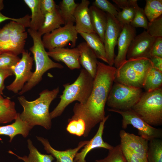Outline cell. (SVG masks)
<instances>
[{"mask_svg":"<svg viewBox=\"0 0 162 162\" xmlns=\"http://www.w3.org/2000/svg\"><path fill=\"white\" fill-rule=\"evenodd\" d=\"M116 68L98 61L92 90L82 109L86 121V133L105 117V108L114 82Z\"/></svg>","mask_w":162,"mask_h":162,"instance_id":"obj_1","label":"cell"},{"mask_svg":"<svg viewBox=\"0 0 162 162\" xmlns=\"http://www.w3.org/2000/svg\"><path fill=\"white\" fill-rule=\"evenodd\" d=\"M59 92L58 87L51 90H44L39 93L37 99L32 101L28 100L24 96L18 97V100L23 108V111L19 114L20 118L32 128L38 125L50 129L52 119L49 107Z\"/></svg>","mask_w":162,"mask_h":162,"instance_id":"obj_2","label":"cell"},{"mask_svg":"<svg viewBox=\"0 0 162 162\" xmlns=\"http://www.w3.org/2000/svg\"><path fill=\"white\" fill-rule=\"evenodd\" d=\"M94 78L84 69H82L79 75L72 83L63 85L64 90L60 96V100L55 108L50 112L51 119L61 116L66 108L74 101L84 104L91 94Z\"/></svg>","mask_w":162,"mask_h":162,"instance_id":"obj_3","label":"cell"},{"mask_svg":"<svg viewBox=\"0 0 162 162\" xmlns=\"http://www.w3.org/2000/svg\"><path fill=\"white\" fill-rule=\"evenodd\" d=\"M27 32L32 38L33 45L29 50L33 56L35 64V69L29 81L25 85L22 89L18 93L22 95L29 91L41 80L44 74L48 70L54 68L62 69L63 66L52 61L48 55L42 40V36L38 31L30 28Z\"/></svg>","mask_w":162,"mask_h":162,"instance_id":"obj_4","label":"cell"},{"mask_svg":"<svg viewBox=\"0 0 162 162\" xmlns=\"http://www.w3.org/2000/svg\"><path fill=\"white\" fill-rule=\"evenodd\" d=\"M153 67L148 58L126 59L116 68L114 82L142 88L147 74Z\"/></svg>","mask_w":162,"mask_h":162,"instance_id":"obj_5","label":"cell"},{"mask_svg":"<svg viewBox=\"0 0 162 162\" xmlns=\"http://www.w3.org/2000/svg\"><path fill=\"white\" fill-rule=\"evenodd\" d=\"M150 125L162 124V88L143 92L131 109Z\"/></svg>","mask_w":162,"mask_h":162,"instance_id":"obj_6","label":"cell"},{"mask_svg":"<svg viewBox=\"0 0 162 162\" xmlns=\"http://www.w3.org/2000/svg\"><path fill=\"white\" fill-rule=\"evenodd\" d=\"M22 24L11 21L0 29V52L18 56L25 50L28 32Z\"/></svg>","mask_w":162,"mask_h":162,"instance_id":"obj_7","label":"cell"},{"mask_svg":"<svg viewBox=\"0 0 162 162\" xmlns=\"http://www.w3.org/2000/svg\"><path fill=\"white\" fill-rule=\"evenodd\" d=\"M143 93L142 88L115 82L111 88L106 104L109 109L112 110H131Z\"/></svg>","mask_w":162,"mask_h":162,"instance_id":"obj_8","label":"cell"},{"mask_svg":"<svg viewBox=\"0 0 162 162\" xmlns=\"http://www.w3.org/2000/svg\"><path fill=\"white\" fill-rule=\"evenodd\" d=\"M74 23L69 22L51 32L44 34L42 40L45 49L48 50L55 48L64 47L69 42L71 46H75L78 38Z\"/></svg>","mask_w":162,"mask_h":162,"instance_id":"obj_9","label":"cell"},{"mask_svg":"<svg viewBox=\"0 0 162 162\" xmlns=\"http://www.w3.org/2000/svg\"><path fill=\"white\" fill-rule=\"evenodd\" d=\"M108 110L118 113L122 116V127L123 129L131 125L137 129L139 136L149 141L155 138L160 139L162 136L161 129L150 125L132 110L122 111L109 108Z\"/></svg>","mask_w":162,"mask_h":162,"instance_id":"obj_10","label":"cell"},{"mask_svg":"<svg viewBox=\"0 0 162 162\" xmlns=\"http://www.w3.org/2000/svg\"><path fill=\"white\" fill-rule=\"evenodd\" d=\"M22 54L20 60L11 68L15 79L6 87L8 90L15 94H18L22 89L31 78L33 73L32 69L34 60L30 53L25 50Z\"/></svg>","mask_w":162,"mask_h":162,"instance_id":"obj_11","label":"cell"},{"mask_svg":"<svg viewBox=\"0 0 162 162\" xmlns=\"http://www.w3.org/2000/svg\"><path fill=\"white\" fill-rule=\"evenodd\" d=\"M107 24L105 32L104 44L108 65L113 66L115 57V48L124 25L115 17L106 13Z\"/></svg>","mask_w":162,"mask_h":162,"instance_id":"obj_12","label":"cell"},{"mask_svg":"<svg viewBox=\"0 0 162 162\" xmlns=\"http://www.w3.org/2000/svg\"><path fill=\"white\" fill-rule=\"evenodd\" d=\"M155 38L146 30L136 35L129 46L126 58L128 59L141 58L150 59L151 49Z\"/></svg>","mask_w":162,"mask_h":162,"instance_id":"obj_13","label":"cell"},{"mask_svg":"<svg viewBox=\"0 0 162 162\" xmlns=\"http://www.w3.org/2000/svg\"><path fill=\"white\" fill-rule=\"evenodd\" d=\"M136 34L135 28L130 24L124 25L118 38V53L114 61V65L116 68L126 60L129 48Z\"/></svg>","mask_w":162,"mask_h":162,"instance_id":"obj_14","label":"cell"},{"mask_svg":"<svg viewBox=\"0 0 162 162\" xmlns=\"http://www.w3.org/2000/svg\"><path fill=\"white\" fill-rule=\"evenodd\" d=\"M109 116V115L105 116L100 122L96 134L92 138L88 141L81 151L77 153L74 158V162H86L85 158L87 154L94 149L103 148L109 150L113 147V146L104 141L102 136L104 124Z\"/></svg>","mask_w":162,"mask_h":162,"instance_id":"obj_15","label":"cell"},{"mask_svg":"<svg viewBox=\"0 0 162 162\" xmlns=\"http://www.w3.org/2000/svg\"><path fill=\"white\" fill-rule=\"evenodd\" d=\"M120 144L131 150L138 156L147 161V153L149 141L133 134L127 132L124 130L119 133Z\"/></svg>","mask_w":162,"mask_h":162,"instance_id":"obj_16","label":"cell"},{"mask_svg":"<svg viewBox=\"0 0 162 162\" xmlns=\"http://www.w3.org/2000/svg\"><path fill=\"white\" fill-rule=\"evenodd\" d=\"M48 55L55 61L64 63L70 70L79 69L80 53L76 47L72 48L64 47L55 48L48 50Z\"/></svg>","mask_w":162,"mask_h":162,"instance_id":"obj_17","label":"cell"},{"mask_svg":"<svg viewBox=\"0 0 162 162\" xmlns=\"http://www.w3.org/2000/svg\"><path fill=\"white\" fill-rule=\"evenodd\" d=\"M90 2L88 0H82L78 4L74 16L75 29L78 33H95L91 23L89 11Z\"/></svg>","mask_w":162,"mask_h":162,"instance_id":"obj_18","label":"cell"},{"mask_svg":"<svg viewBox=\"0 0 162 162\" xmlns=\"http://www.w3.org/2000/svg\"><path fill=\"white\" fill-rule=\"evenodd\" d=\"M44 146V149L48 153L51 154L56 160L55 162H74L75 156L79 151L87 143L88 140L82 141L77 147L73 149H69L64 151H59L53 148L48 140L40 136H36Z\"/></svg>","mask_w":162,"mask_h":162,"instance_id":"obj_19","label":"cell"},{"mask_svg":"<svg viewBox=\"0 0 162 162\" xmlns=\"http://www.w3.org/2000/svg\"><path fill=\"white\" fill-rule=\"evenodd\" d=\"M77 47L79 52V62L81 66L94 79L98 61L97 56L86 42L80 43Z\"/></svg>","mask_w":162,"mask_h":162,"instance_id":"obj_20","label":"cell"},{"mask_svg":"<svg viewBox=\"0 0 162 162\" xmlns=\"http://www.w3.org/2000/svg\"><path fill=\"white\" fill-rule=\"evenodd\" d=\"M19 114L18 113L14 123L9 125L0 126V135L9 136L10 142H11L14 137L18 134H21L25 138L27 137L32 128L21 119Z\"/></svg>","mask_w":162,"mask_h":162,"instance_id":"obj_21","label":"cell"},{"mask_svg":"<svg viewBox=\"0 0 162 162\" xmlns=\"http://www.w3.org/2000/svg\"><path fill=\"white\" fill-rule=\"evenodd\" d=\"M89 11L94 31L104 42L107 24L106 14L93 5L89 7Z\"/></svg>","mask_w":162,"mask_h":162,"instance_id":"obj_22","label":"cell"},{"mask_svg":"<svg viewBox=\"0 0 162 162\" xmlns=\"http://www.w3.org/2000/svg\"><path fill=\"white\" fill-rule=\"evenodd\" d=\"M85 40L97 58L107 63L104 42L95 33H81L79 34Z\"/></svg>","mask_w":162,"mask_h":162,"instance_id":"obj_23","label":"cell"},{"mask_svg":"<svg viewBox=\"0 0 162 162\" xmlns=\"http://www.w3.org/2000/svg\"><path fill=\"white\" fill-rule=\"evenodd\" d=\"M65 24L58 8L53 12L48 13L44 15V23L39 29L38 33L42 36L49 33Z\"/></svg>","mask_w":162,"mask_h":162,"instance_id":"obj_24","label":"cell"},{"mask_svg":"<svg viewBox=\"0 0 162 162\" xmlns=\"http://www.w3.org/2000/svg\"><path fill=\"white\" fill-rule=\"evenodd\" d=\"M23 1L31 12L29 28L38 31L42 25L44 20V15L40 9V0H24Z\"/></svg>","mask_w":162,"mask_h":162,"instance_id":"obj_25","label":"cell"},{"mask_svg":"<svg viewBox=\"0 0 162 162\" xmlns=\"http://www.w3.org/2000/svg\"><path fill=\"white\" fill-rule=\"evenodd\" d=\"M15 103L9 98H4L0 94V124L11 122L17 117Z\"/></svg>","mask_w":162,"mask_h":162,"instance_id":"obj_26","label":"cell"},{"mask_svg":"<svg viewBox=\"0 0 162 162\" xmlns=\"http://www.w3.org/2000/svg\"><path fill=\"white\" fill-rule=\"evenodd\" d=\"M162 72L154 67L149 70L146 76L142 88L149 92L161 88Z\"/></svg>","mask_w":162,"mask_h":162,"instance_id":"obj_27","label":"cell"},{"mask_svg":"<svg viewBox=\"0 0 162 162\" xmlns=\"http://www.w3.org/2000/svg\"><path fill=\"white\" fill-rule=\"evenodd\" d=\"M66 129L70 134L79 137H85L86 130V124L80 116L74 112L73 116L68 120Z\"/></svg>","mask_w":162,"mask_h":162,"instance_id":"obj_28","label":"cell"},{"mask_svg":"<svg viewBox=\"0 0 162 162\" xmlns=\"http://www.w3.org/2000/svg\"><path fill=\"white\" fill-rule=\"evenodd\" d=\"M78 4L74 0H62L58 8L65 24L69 22H75L74 14Z\"/></svg>","mask_w":162,"mask_h":162,"instance_id":"obj_29","label":"cell"},{"mask_svg":"<svg viewBox=\"0 0 162 162\" xmlns=\"http://www.w3.org/2000/svg\"><path fill=\"white\" fill-rule=\"evenodd\" d=\"M147 162H162V141L155 138L149 141Z\"/></svg>","mask_w":162,"mask_h":162,"instance_id":"obj_30","label":"cell"},{"mask_svg":"<svg viewBox=\"0 0 162 162\" xmlns=\"http://www.w3.org/2000/svg\"><path fill=\"white\" fill-rule=\"evenodd\" d=\"M143 9L144 13L149 22L162 15V0H146Z\"/></svg>","mask_w":162,"mask_h":162,"instance_id":"obj_31","label":"cell"},{"mask_svg":"<svg viewBox=\"0 0 162 162\" xmlns=\"http://www.w3.org/2000/svg\"><path fill=\"white\" fill-rule=\"evenodd\" d=\"M27 144L29 152L27 157L28 162H52L54 160L51 154H44L40 152L29 139L27 140Z\"/></svg>","mask_w":162,"mask_h":162,"instance_id":"obj_32","label":"cell"},{"mask_svg":"<svg viewBox=\"0 0 162 162\" xmlns=\"http://www.w3.org/2000/svg\"><path fill=\"white\" fill-rule=\"evenodd\" d=\"M138 6L137 1L132 5L122 9L121 11L118 12L116 18L123 25L130 24L134 16L136 9Z\"/></svg>","mask_w":162,"mask_h":162,"instance_id":"obj_33","label":"cell"},{"mask_svg":"<svg viewBox=\"0 0 162 162\" xmlns=\"http://www.w3.org/2000/svg\"><path fill=\"white\" fill-rule=\"evenodd\" d=\"M109 151L108 154L105 158L96 160L95 162H127L123 155L120 144L113 146Z\"/></svg>","mask_w":162,"mask_h":162,"instance_id":"obj_34","label":"cell"},{"mask_svg":"<svg viewBox=\"0 0 162 162\" xmlns=\"http://www.w3.org/2000/svg\"><path fill=\"white\" fill-rule=\"evenodd\" d=\"M20 59L18 56L12 53L2 52L0 54V69H11Z\"/></svg>","mask_w":162,"mask_h":162,"instance_id":"obj_35","label":"cell"},{"mask_svg":"<svg viewBox=\"0 0 162 162\" xmlns=\"http://www.w3.org/2000/svg\"><path fill=\"white\" fill-rule=\"evenodd\" d=\"M148 23L143 9L139 6L136 9L134 16L130 24L135 28L141 27L146 29Z\"/></svg>","mask_w":162,"mask_h":162,"instance_id":"obj_36","label":"cell"},{"mask_svg":"<svg viewBox=\"0 0 162 162\" xmlns=\"http://www.w3.org/2000/svg\"><path fill=\"white\" fill-rule=\"evenodd\" d=\"M146 30L149 34L153 37H162V15L148 22Z\"/></svg>","mask_w":162,"mask_h":162,"instance_id":"obj_37","label":"cell"},{"mask_svg":"<svg viewBox=\"0 0 162 162\" xmlns=\"http://www.w3.org/2000/svg\"><path fill=\"white\" fill-rule=\"evenodd\" d=\"M92 5L115 17L119 11L115 5L107 0H95Z\"/></svg>","mask_w":162,"mask_h":162,"instance_id":"obj_38","label":"cell"},{"mask_svg":"<svg viewBox=\"0 0 162 162\" xmlns=\"http://www.w3.org/2000/svg\"><path fill=\"white\" fill-rule=\"evenodd\" d=\"M121 146L123 155L127 162H147L129 148L121 145Z\"/></svg>","mask_w":162,"mask_h":162,"instance_id":"obj_39","label":"cell"},{"mask_svg":"<svg viewBox=\"0 0 162 162\" xmlns=\"http://www.w3.org/2000/svg\"><path fill=\"white\" fill-rule=\"evenodd\" d=\"M40 5L41 11L44 15L53 12L58 7L53 0H40Z\"/></svg>","mask_w":162,"mask_h":162,"instance_id":"obj_40","label":"cell"},{"mask_svg":"<svg viewBox=\"0 0 162 162\" xmlns=\"http://www.w3.org/2000/svg\"><path fill=\"white\" fill-rule=\"evenodd\" d=\"M150 55L151 57L162 58V37L155 38L151 49Z\"/></svg>","mask_w":162,"mask_h":162,"instance_id":"obj_41","label":"cell"},{"mask_svg":"<svg viewBox=\"0 0 162 162\" xmlns=\"http://www.w3.org/2000/svg\"><path fill=\"white\" fill-rule=\"evenodd\" d=\"M8 20L20 23L26 28H28L29 26L30 17L28 14H27L21 18H11L3 15L0 11V23L3 21Z\"/></svg>","mask_w":162,"mask_h":162,"instance_id":"obj_42","label":"cell"},{"mask_svg":"<svg viewBox=\"0 0 162 162\" xmlns=\"http://www.w3.org/2000/svg\"><path fill=\"white\" fill-rule=\"evenodd\" d=\"M14 75L11 69H0V94H3L4 88V80L8 77Z\"/></svg>","mask_w":162,"mask_h":162,"instance_id":"obj_43","label":"cell"},{"mask_svg":"<svg viewBox=\"0 0 162 162\" xmlns=\"http://www.w3.org/2000/svg\"><path fill=\"white\" fill-rule=\"evenodd\" d=\"M137 0H113L115 3L120 8H123L131 5L137 1Z\"/></svg>","mask_w":162,"mask_h":162,"instance_id":"obj_44","label":"cell"},{"mask_svg":"<svg viewBox=\"0 0 162 162\" xmlns=\"http://www.w3.org/2000/svg\"><path fill=\"white\" fill-rule=\"evenodd\" d=\"M150 59L153 67L162 72V58L157 57H151Z\"/></svg>","mask_w":162,"mask_h":162,"instance_id":"obj_45","label":"cell"},{"mask_svg":"<svg viewBox=\"0 0 162 162\" xmlns=\"http://www.w3.org/2000/svg\"><path fill=\"white\" fill-rule=\"evenodd\" d=\"M8 152L10 154L14 155L16 156L18 158V159L23 160L24 162H28L27 159V156L26 155L22 157L16 154L15 153H14V152H13L11 151H8Z\"/></svg>","mask_w":162,"mask_h":162,"instance_id":"obj_46","label":"cell"},{"mask_svg":"<svg viewBox=\"0 0 162 162\" xmlns=\"http://www.w3.org/2000/svg\"><path fill=\"white\" fill-rule=\"evenodd\" d=\"M4 5L3 3V1L0 0V11H1L4 8Z\"/></svg>","mask_w":162,"mask_h":162,"instance_id":"obj_47","label":"cell"},{"mask_svg":"<svg viewBox=\"0 0 162 162\" xmlns=\"http://www.w3.org/2000/svg\"><path fill=\"white\" fill-rule=\"evenodd\" d=\"M2 53V52H0V54L1 53Z\"/></svg>","mask_w":162,"mask_h":162,"instance_id":"obj_48","label":"cell"}]
</instances>
